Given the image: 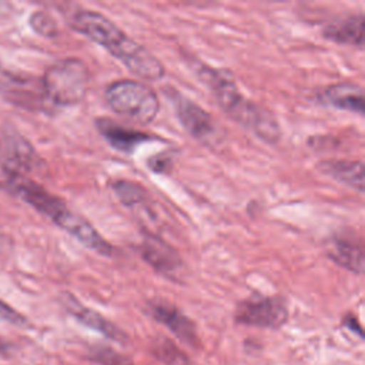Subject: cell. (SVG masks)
<instances>
[{
    "instance_id": "9c48e42d",
    "label": "cell",
    "mask_w": 365,
    "mask_h": 365,
    "mask_svg": "<svg viewBox=\"0 0 365 365\" xmlns=\"http://www.w3.org/2000/svg\"><path fill=\"white\" fill-rule=\"evenodd\" d=\"M0 157L3 167L24 175L40 170L43 165L41 158L30 141L16 130H4L0 138Z\"/></svg>"
},
{
    "instance_id": "ac0fdd59",
    "label": "cell",
    "mask_w": 365,
    "mask_h": 365,
    "mask_svg": "<svg viewBox=\"0 0 365 365\" xmlns=\"http://www.w3.org/2000/svg\"><path fill=\"white\" fill-rule=\"evenodd\" d=\"M322 174L364 192V163L361 160H325L318 164Z\"/></svg>"
},
{
    "instance_id": "44dd1931",
    "label": "cell",
    "mask_w": 365,
    "mask_h": 365,
    "mask_svg": "<svg viewBox=\"0 0 365 365\" xmlns=\"http://www.w3.org/2000/svg\"><path fill=\"white\" fill-rule=\"evenodd\" d=\"M88 359L97 365H135L128 356L110 346H96L90 349Z\"/></svg>"
},
{
    "instance_id": "4fadbf2b",
    "label": "cell",
    "mask_w": 365,
    "mask_h": 365,
    "mask_svg": "<svg viewBox=\"0 0 365 365\" xmlns=\"http://www.w3.org/2000/svg\"><path fill=\"white\" fill-rule=\"evenodd\" d=\"M61 302H63L64 308L70 312V315H73L83 325L103 334L104 336H107L115 342L124 344L127 341V335L124 334L123 329H120L115 324L110 322L100 312L83 305L73 294L63 292Z\"/></svg>"
},
{
    "instance_id": "cb8c5ba5",
    "label": "cell",
    "mask_w": 365,
    "mask_h": 365,
    "mask_svg": "<svg viewBox=\"0 0 365 365\" xmlns=\"http://www.w3.org/2000/svg\"><path fill=\"white\" fill-rule=\"evenodd\" d=\"M147 164L150 165V168L154 173H164L171 165V157H167L164 154H158V155L150 158V161H147Z\"/></svg>"
},
{
    "instance_id": "6da1fadb",
    "label": "cell",
    "mask_w": 365,
    "mask_h": 365,
    "mask_svg": "<svg viewBox=\"0 0 365 365\" xmlns=\"http://www.w3.org/2000/svg\"><path fill=\"white\" fill-rule=\"evenodd\" d=\"M70 26L104 47L137 77L148 81L164 77L165 68L163 63L144 46L125 34L107 16L94 10H78L71 14Z\"/></svg>"
},
{
    "instance_id": "484cf974",
    "label": "cell",
    "mask_w": 365,
    "mask_h": 365,
    "mask_svg": "<svg viewBox=\"0 0 365 365\" xmlns=\"http://www.w3.org/2000/svg\"><path fill=\"white\" fill-rule=\"evenodd\" d=\"M7 344L6 342H3V341H0V355H3V354H6L7 352Z\"/></svg>"
},
{
    "instance_id": "d4e9b609",
    "label": "cell",
    "mask_w": 365,
    "mask_h": 365,
    "mask_svg": "<svg viewBox=\"0 0 365 365\" xmlns=\"http://www.w3.org/2000/svg\"><path fill=\"white\" fill-rule=\"evenodd\" d=\"M342 325L344 327H346L349 331H352V332H355V334H358V336L359 338H364V332H362V328H361V324L358 322V319H356V317L355 315H352V314H348V315H345L344 318H342Z\"/></svg>"
},
{
    "instance_id": "5b68a950",
    "label": "cell",
    "mask_w": 365,
    "mask_h": 365,
    "mask_svg": "<svg viewBox=\"0 0 365 365\" xmlns=\"http://www.w3.org/2000/svg\"><path fill=\"white\" fill-rule=\"evenodd\" d=\"M0 188L23 200L38 212L48 217L53 222H56L67 210L66 204L58 197L48 192L29 175L11 171L3 165H0Z\"/></svg>"
},
{
    "instance_id": "7a4b0ae2",
    "label": "cell",
    "mask_w": 365,
    "mask_h": 365,
    "mask_svg": "<svg viewBox=\"0 0 365 365\" xmlns=\"http://www.w3.org/2000/svg\"><path fill=\"white\" fill-rule=\"evenodd\" d=\"M198 76L210 87L217 104L228 117L252 131L265 143L274 144L279 141L281 127L274 114L265 107L248 100L227 71L201 66Z\"/></svg>"
},
{
    "instance_id": "2e32d148",
    "label": "cell",
    "mask_w": 365,
    "mask_h": 365,
    "mask_svg": "<svg viewBox=\"0 0 365 365\" xmlns=\"http://www.w3.org/2000/svg\"><path fill=\"white\" fill-rule=\"evenodd\" d=\"M318 100L338 110L364 114V88L356 83L341 81L331 84L319 91Z\"/></svg>"
},
{
    "instance_id": "603a6c76",
    "label": "cell",
    "mask_w": 365,
    "mask_h": 365,
    "mask_svg": "<svg viewBox=\"0 0 365 365\" xmlns=\"http://www.w3.org/2000/svg\"><path fill=\"white\" fill-rule=\"evenodd\" d=\"M0 319L19 327H23L27 324V318L21 315L19 311H16L13 307L6 304L3 299H0Z\"/></svg>"
},
{
    "instance_id": "7c38bea8",
    "label": "cell",
    "mask_w": 365,
    "mask_h": 365,
    "mask_svg": "<svg viewBox=\"0 0 365 365\" xmlns=\"http://www.w3.org/2000/svg\"><path fill=\"white\" fill-rule=\"evenodd\" d=\"M61 230L74 237L84 247L96 251L100 255L110 257L113 254V245L103 237L100 232L88 222L84 217L73 212L71 210H66L61 217L54 222Z\"/></svg>"
},
{
    "instance_id": "8fae6325",
    "label": "cell",
    "mask_w": 365,
    "mask_h": 365,
    "mask_svg": "<svg viewBox=\"0 0 365 365\" xmlns=\"http://www.w3.org/2000/svg\"><path fill=\"white\" fill-rule=\"evenodd\" d=\"M1 91L13 104L30 110H46L48 104L41 87V80L6 73L1 80Z\"/></svg>"
},
{
    "instance_id": "9a60e30c",
    "label": "cell",
    "mask_w": 365,
    "mask_h": 365,
    "mask_svg": "<svg viewBox=\"0 0 365 365\" xmlns=\"http://www.w3.org/2000/svg\"><path fill=\"white\" fill-rule=\"evenodd\" d=\"M96 127L98 130V133L103 135V138L117 151L130 154L133 153L137 145L154 140V137H151L147 133H143L140 130H134V128H128L124 127L118 123H115L111 118H97L96 120Z\"/></svg>"
},
{
    "instance_id": "5bb4252c",
    "label": "cell",
    "mask_w": 365,
    "mask_h": 365,
    "mask_svg": "<svg viewBox=\"0 0 365 365\" xmlns=\"http://www.w3.org/2000/svg\"><path fill=\"white\" fill-rule=\"evenodd\" d=\"M322 36L336 44L362 48L365 43V17L364 13L339 16L329 20L322 27Z\"/></svg>"
},
{
    "instance_id": "277c9868",
    "label": "cell",
    "mask_w": 365,
    "mask_h": 365,
    "mask_svg": "<svg viewBox=\"0 0 365 365\" xmlns=\"http://www.w3.org/2000/svg\"><path fill=\"white\" fill-rule=\"evenodd\" d=\"M104 98L114 113L140 124L154 121L160 110L155 91L138 80H118L108 84Z\"/></svg>"
},
{
    "instance_id": "7402d4cb",
    "label": "cell",
    "mask_w": 365,
    "mask_h": 365,
    "mask_svg": "<svg viewBox=\"0 0 365 365\" xmlns=\"http://www.w3.org/2000/svg\"><path fill=\"white\" fill-rule=\"evenodd\" d=\"M29 23H30L31 29L40 36H44V37H56L57 36L58 29H57V24L54 21V19L43 10L34 11L30 16Z\"/></svg>"
},
{
    "instance_id": "52a82bcc",
    "label": "cell",
    "mask_w": 365,
    "mask_h": 365,
    "mask_svg": "<svg viewBox=\"0 0 365 365\" xmlns=\"http://www.w3.org/2000/svg\"><path fill=\"white\" fill-rule=\"evenodd\" d=\"M165 94L171 100L181 125L192 138L207 145L218 141L220 127L210 113L174 88H170Z\"/></svg>"
},
{
    "instance_id": "ba28073f",
    "label": "cell",
    "mask_w": 365,
    "mask_h": 365,
    "mask_svg": "<svg viewBox=\"0 0 365 365\" xmlns=\"http://www.w3.org/2000/svg\"><path fill=\"white\" fill-rule=\"evenodd\" d=\"M138 251L143 259L163 277L178 281L182 275L184 264L178 251L158 235L151 232L144 234L138 244Z\"/></svg>"
},
{
    "instance_id": "ffe728a7",
    "label": "cell",
    "mask_w": 365,
    "mask_h": 365,
    "mask_svg": "<svg viewBox=\"0 0 365 365\" xmlns=\"http://www.w3.org/2000/svg\"><path fill=\"white\" fill-rule=\"evenodd\" d=\"M111 190L115 197L125 207H137L147 201V191L135 181L130 180H115L111 182Z\"/></svg>"
},
{
    "instance_id": "8992f818",
    "label": "cell",
    "mask_w": 365,
    "mask_h": 365,
    "mask_svg": "<svg viewBox=\"0 0 365 365\" xmlns=\"http://www.w3.org/2000/svg\"><path fill=\"white\" fill-rule=\"evenodd\" d=\"M234 321L247 327L279 329L288 321V305L279 295H252L237 304Z\"/></svg>"
},
{
    "instance_id": "3957f363",
    "label": "cell",
    "mask_w": 365,
    "mask_h": 365,
    "mask_svg": "<svg viewBox=\"0 0 365 365\" xmlns=\"http://www.w3.org/2000/svg\"><path fill=\"white\" fill-rule=\"evenodd\" d=\"M40 80L50 106L68 107L84 100L90 86V71L81 60L68 57L48 66Z\"/></svg>"
},
{
    "instance_id": "30bf717a",
    "label": "cell",
    "mask_w": 365,
    "mask_h": 365,
    "mask_svg": "<svg viewBox=\"0 0 365 365\" xmlns=\"http://www.w3.org/2000/svg\"><path fill=\"white\" fill-rule=\"evenodd\" d=\"M148 314L168 328L182 344L195 349L201 346L195 324L175 305L165 301H154L148 304Z\"/></svg>"
},
{
    "instance_id": "d6986e66",
    "label": "cell",
    "mask_w": 365,
    "mask_h": 365,
    "mask_svg": "<svg viewBox=\"0 0 365 365\" xmlns=\"http://www.w3.org/2000/svg\"><path fill=\"white\" fill-rule=\"evenodd\" d=\"M151 352L164 365H198L168 338H160Z\"/></svg>"
},
{
    "instance_id": "e0dca14e",
    "label": "cell",
    "mask_w": 365,
    "mask_h": 365,
    "mask_svg": "<svg viewBox=\"0 0 365 365\" xmlns=\"http://www.w3.org/2000/svg\"><path fill=\"white\" fill-rule=\"evenodd\" d=\"M327 255L345 269L361 275L364 272V251L359 244L346 237H332L325 245Z\"/></svg>"
}]
</instances>
